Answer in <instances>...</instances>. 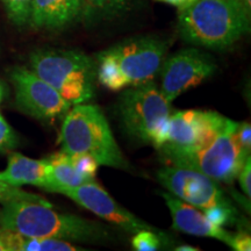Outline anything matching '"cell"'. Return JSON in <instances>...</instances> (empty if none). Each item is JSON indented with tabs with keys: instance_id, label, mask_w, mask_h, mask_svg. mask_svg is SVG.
<instances>
[{
	"instance_id": "5b68a950",
	"label": "cell",
	"mask_w": 251,
	"mask_h": 251,
	"mask_svg": "<svg viewBox=\"0 0 251 251\" xmlns=\"http://www.w3.org/2000/svg\"><path fill=\"white\" fill-rule=\"evenodd\" d=\"M30 69L70 105L89 102L94 96V59L78 49H37L29 56Z\"/></svg>"
},
{
	"instance_id": "44dd1931",
	"label": "cell",
	"mask_w": 251,
	"mask_h": 251,
	"mask_svg": "<svg viewBox=\"0 0 251 251\" xmlns=\"http://www.w3.org/2000/svg\"><path fill=\"white\" fill-rule=\"evenodd\" d=\"M69 156H70L71 163L79 174L85 176L86 178H89L91 180L96 179L99 163L92 156L87 155V153H72V155Z\"/></svg>"
},
{
	"instance_id": "3957f363",
	"label": "cell",
	"mask_w": 251,
	"mask_h": 251,
	"mask_svg": "<svg viewBox=\"0 0 251 251\" xmlns=\"http://www.w3.org/2000/svg\"><path fill=\"white\" fill-rule=\"evenodd\" d=\"M251 15L237 0H197L178 11V33L186 43L221 50L250 30Z\"/></svg>"
},
{
	"instance_id": "8992f818",
	"label": "cell",
	"mask_w": 251,
	"mask_h": 251,
	"mask_svg": "<svg viewBox=\"0 0 251 251\" xmlns=\"http://www.w3.org/2000/svg\"><path fill=\"white\" fill-rule=\"evenodd\" d=\"M171 113V102L155 80L127 87L118 102L119 119L128 136L156 149L162 142Z\"/></svg>"
},
{
	"instance_id": "d6986e66",
	"label": "cell",
	"mask_w": 251,
	"mask_h": 251,
	"mask_svg": "<svg viewBox=\"0 0 251 251\" xmlns=\"http://www.w3.org/2000/svg\"><path fill=\"white\" fill-rule=\"evenodd\" d=\"M18 200H27V201H35L41 203H47V205H51L48 200L45 199L43 197L39 194H34L23 191L20 187L13 186L5 183L4 180L0 179V203L18 201Z\"/></svg>"
},
{
	"instance_id": "d4e9b609",
	"label": "cell",
	"mask_w": 251,
	"mask_h": 251,
	"mask_svg": "<svg viewBox=\"0 0 251 251\" xmlns=\"http://www.w3.org/2000/svg\"><path fill=\"white\" fill-rule=\"evenodd\" d=\"M230 248L235 251H250L251 250V237L247 233L234 234L233 242Z\"/></svg>"
},
{
	"instance_id": "ac0fdd59",
	"label": "cell",
	"mask_w": 251,
	"mask_h": 251,
	"mask_svg": "<svg viewBox=\"0 0 251 251\" xmlns=\"http://www.w3.org/2000/svg\"><path fill=\"white\" fill-rule=\"evenodd\" d=\"M6 13L15 26L23 27L29 24L34 0H2Z\"/></svg>"
},
{
	"instance_id": "52a82bcc",
	"label": "cell",
	"mask_w": 251,
	"mask_h": 251,
	"mask_svg": "<svg viewBox=\"0 0 251 251\" xmlns=\"http://www.w3.org/2000/svg\"><path fill=\"white\" fill-rule=\"evenodd\" d=\"M238 122L227 119L224 129L208 146L194 151L159 153L165 163L178 168L191 169L208 176L218 183L230 184L248 157L236 137Z\"/></svg>"
},
{
	"instance_id": "4316f807",
	"label": "cell",
	"mask_w": 251,
	"mask_h": 251,
	"mask_svg": "<svg viewBox=\"0 0 251 251\" xmlns=\"http://www.w3.org/2000/svg\"><path fill=\"white\" fill-rule=\"evenodd\" d=\"M0 251H9L7 235H6L5 229H1V230H0Z\"/></svg>"
},
{
	"instance_id": "7402d4cb",
	"label": "cell",
	"mask_w": 251,
	"mask_h": 251,
	"mask_svg": "<svg viewBox=\"0 0 251 251\" xmlns=\"http://www.w3.org/2000/svg\"><path fill=\"white\" fill-rule=\"evenodd\" d=\"M18 146V137L8 122L0 114V152H6Z\"/></svg>"
},
{
	"instance_id": "277c9868",
	"label": "cell",
	"mask_w": 251,
	"mask_h": 251,
	"mask_svg": "<svg viewBox=\"0 0 251 251\" xmlns=\"http://www.w3.org/2000/svg\"><path fill=\"white\" fill-rule=\"evenodd\" d=\"M59 142L62 151L87 153L99 165L115 169H128V162L122 155L107 119L98 106L78 103L70 109L63 121Z\"/></svg>"
},
{
	"instance_id": "5bb4252c",
	"label": "cell",
	"mask_w": 251,
	"mask_h": 251,
	"mask_svg": "<svg viewBox=\"0 0 251 251\" xmlns=\"http://www.w3.org/2000/svg\"><path fill=\"white\" fill-rule=\"evenodd\" d=\"M81 6V0H34L29 24L37 29H63L80 20Z\"/></svg>"
},
{
	"instance_id": "cb8c5ba5",
	"label": "cell",
	"mask_w": 251,
	"mask_h": 251,
	"mask_svg": "<svg viewBox=\"0 0 251 251\" xmlns=\"http://www.w3.org/2000/svg\"><path fill=\"white\" fill-rule=\"evenodd\" d=\"M238 181H240V186L242 188L244 194L249 198L251 196V159L248 157L247 161L238 172Z\"/></svg>"
},
{
	"instance_id": "9c48e42d",
	"label": "cell",
	"mask_w": 251,
	"mask_h": 251,
	"mask_svg": "<svg viewBox=\"0 0 251 251\" xmlns=\"http://www.w3.org/2000/svg\"><path fill=\"white\" fill-rule=\"evenodd\" d=\"M216 63L211 55L197 48H185L165 58L161 71V89L172 102L181 93L193 89L213 76Z\"/></svg>"
},
{
	"instance_id": "4fadbf2b",
	"label": "cell",
	"mask_w": 251,
	"mask_h": 251,
	"mask_svg": "<svg viewBox=\"0 0 251 251\" xmlns=\"http://www.w3.org/2000/svg\"><path fill=\"white\" fill-rule=\"evenodd\" d=\"M162 197L170 209L176 230L193 236L212 237L228 244L229 247L231 246L234 234L212 222L202 211L188 205L171 193H162Z\"/></svg>"
},
{
	"instance_id": "6da1fadb",
	"label": "cell",
	"mask_w": 251,
	"mask_h": 251,
	"mask_svg": "<svg viewBox=\"0 0 251 251\" xmlns=\"http://www.w3.org/2000/svg\"><path fill=\"white\" fill-rule=\"evenodd\" d=\"M168 40L156 35L135 36L97 55V80L111 91H120L153 80L169 50Z\"/></svg>"
},
{
	"instance_id": "f546056e",
	"label": "cell",
	"mask_w": 251,
	"mask_h": 251,
	"mask_svg": "<svg viewBox=\"0 0 251 251\" xmlns=\"http://www.w3.org/2000/svg\"><path fill=\"white\" fill-rule=\"evenodd\" d=\"M1 97H2V91L0 90V100H1Z\"/></svg>"
},
{
	"instance_id": "7c38bea8",
	"label": "cell",
	"mask_w": 251,
	"mask_h": 251,
	"mask_svg": "<svg viewBox=\"0 0 251 251\" xmlns=\"http://www.w3.org/2000/svg\"><path fill=\"white\" fill-rule=\"evenodd\" d=\"M62 194L70 198L78 205L89 209L93 214L101 218L109 224L117 226L118 228L130 234H136L141 230H152L156 233H162L159 229L152 227L146 221L137 218L125 207H122L113 198L96 183V180L89 181L77 187L68 188L63 191Z\"/></svg>"
},
{
	"instance_id": "ba28073f",
	"label": "cell",
	"mask_w": 251,
	"mask_h": 251,
	"mask_svg": "<svg viewBox=\"0 0 251 251\" xmlns=\"http://www.w3.org/2000/svg\"><path fill=\"white\" fill-rule=\"evenodd\" d=\"M227 118L213 111H179L171 113L159 153L194 151L208 146L224 129Z\"/></svg>"
},
{
	"instance_id": "9a60e30c",
	"label": "cell",
	"mask_w": 251,
	"mask_h": 251,
	"mask_svg": "<svg viewBox=\"0 0 251 251\" xmlns=\"http://www.w3.org/2000/svg\"><path fill=\"white\" fill-rule=\"evenodd\" d=\"M0 179L13 186L31 185L49 191L50 164L47 159H33L12 152L8 156L7 168L0 172Z\"/></svg>"
},
{
	"instance_id": "4dcf8cb0",
	"label": "cell",
	"mask_w": 251,
	"mask_h": 251,
	"mask_svg": "<svg viewBox=\"0 0 251 251\" xmlns=\"http://www.w3.org/2000/svg\"><path fill=\"white\" fill-rule=\"evenodd\" d=\"M0 90H1V87H0Z\"/></svg>"
},
{
	"instance_id": "2e32d148",
	"label": "cell",
	"mask_w": 251,
	"mask_h": 251,
	"mask_svg": "<svg viewBox=\"0 0 251 251\" xmlns=\"http://www.w3.org/2000/svg\"><path fill=\"white\" fill-rule=\"evenodd\" d=\"M80 20L87 26L124 17L136 7L140 0H81Z\"/></svg>"
},
{
	"instance_id": "e0dca14e",
	"label": "cell",
	"mask_w": 251,
	"mask_h": 251,
	"mask_svg": "<svg viewBox=\"0 0 251 251\" xmlns=\"http://www.w3.org/2000/svg\"><path fill=\"white\" fill-rule=\"evenodd\" d=\"M50 164V188L49 192L61 193L68 188L77 187L92 181L79 174L70 161L67 152L59 151L46 158Z\"/></svg>"
},
{
	"instance_id": "f1b7e54d",
	"label": "cell",
	"mask_w": 251,
	"mask_h": 251,
	"mask_svg": "<svg viewBox=\"0 0 251 251\" xmlns=\"http://www.w3.org/2000/svg\"><path fill=\"white\" fill-rule=\"evenodd\" d=\"M175 250H177V251H199L198 248H193L191 246H181V247L176 248Z\"/></svg>"
},
{
	"instance_id": "83f0119b",
	"label": "cell",
	"mask_w": 251,
	"mask_h": 251,
	"mask_svg": "<svg viewBox=\"0 0 251 251\" xmlns=\"http://www.w3.org/2000/svg\"><path fill=\"white\" fill-rule=\"evenodd\" d=\"M237 1L240 2V5L242 6L244 11L251 15V0H237Z\"/></svg>"
},
{
	"instance_id": "8fae6325",
	"label": "cell",
	"mask_w": 251,
	"mask_h": 251,
	"mask_svg": "<svg viewBox=\"0 0 251 251\" xmlns=\"http://www.w3.org/2000/svg\"><path fill=\"white\" fill-rule=\"evenodd\" d=\"M157 179L169 193L202 212L218 205H231L218 181L201 172L168 165L158 170Z\"/></svg>"
},
{
	"instance_id": "484cf974",
	"label": "cell",
	"mask_w": 251,
	"mask_h": 251,
	"mask_svg": "<svg viewBox=\"0 0 251 251\" xmlns=\"http://www.w3.org/2000/svg\"><path fill=\"white\" fill-rule=\"evenodd\" d=\"M156 1L175 6V7H177L178 11H179V9H183L185 7H187V6L192 5L194 1H197V0H156Z\"/></svg>"
},
{
	"instance_id": "30bf717a",
	"label": "cell",
	"mask_w": 251,
	"mask_h": 251,
	"mask_svg": "<svg viewBox=\"0 0 251 251\" xmlns=\"http://www.w3.org/2000/svg\"><path fill=\"white\" fill-rule=\"evenodd\" d=\"M11 80L15 91V102L21 111L40 120H55L65 117L71 105L47 81L26 68H14Z\"/></svg>"
},
{
	"instance_id": "7a4b0ae2",
	"label": "cell",
	"mask_w": 251,
	"mask_h": 251,
	"mask_svg": "<svg viewBox=\"0 0 251 251\" xmlns=\"http://www.w3.org/2000/svg\"><path fill=\"white\" fill-rule=\"evenodd\" d=\"M0 227L24 237H52L86 243L103 242L109 238L107 229L98 222L61 214L51 205L27 200L2 205Z\"/></svg>"
},
{
	"instance_id": "603a6c76",
	"label": "cell",
	"mask_w": 251,
	"mask_h": 251,
	"mask_svg": "<svg viewBox=\"0 0 251 251\" xmlns=\"http://www.w3.org/2000/svg\"><path fill=\"white\" fill-rule=\"evenodd\" d=\"M236 137L241 148L247 155L251 151V127L249 122H238L236 129Z\"/></svg>"
},
{
	"instance_id": "ffe728a7",
	"label": "cell",
	"mask_w": 251,
	"mask_h": 251,
	"mask_svg": "<svg viewBox=\"0 0 251 251\" xmlns=\"http://www.w3.org/2000/svg\"><path fill=\"white\" fill-rule=\"evenodd\" d=\"M164 234L156 233L152 230H141L134 234L131 246L137 251H156L162 248Z\"/></svg>"
}]
</instances>
